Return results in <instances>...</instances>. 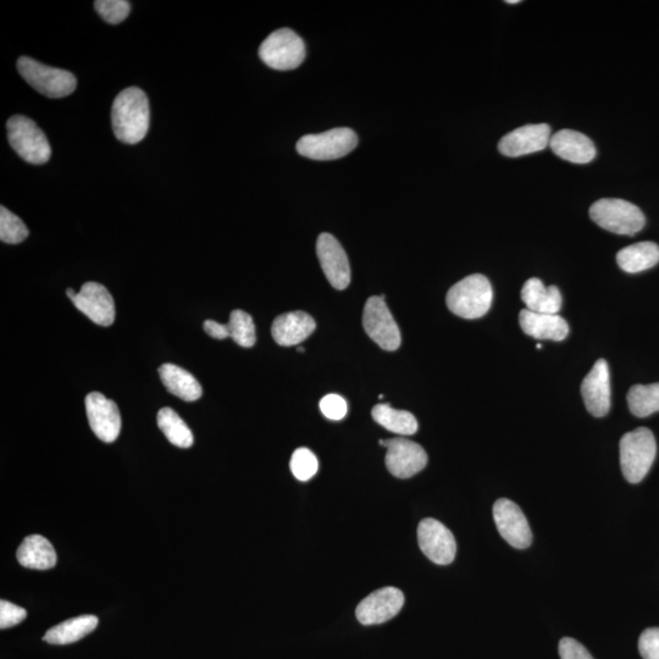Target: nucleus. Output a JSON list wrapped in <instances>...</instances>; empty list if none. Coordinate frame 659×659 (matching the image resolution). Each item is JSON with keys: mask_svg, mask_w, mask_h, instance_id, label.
Listing matches in <instances>:
<instances>
[{"mask_svg": "<svg viewBox=\"0 0 659 659\" xmlns=\"http://www.w3.org/2000/svg\"><path fill=\"white\" fill-rule=\"evenodd\" d=\"M581 395L587 411L596 418L605 417L611 409V376L605 359H600L585 376Z\"/></svg>", "mask_w": 659, "mask_h": 659, "instance_id": "f3484780", "label": "nucleus"}, {"mask_svg": "<svg viewBox=\"0 0 659 659\" xmlns=\"http://www.w3.org/2000/svg\"><path fill=\"white\" fill-rule=\"evenodd\" d=\"M297 352L298 353H304V348L303 347H298Z\"/></svg>", "mask_w": 659, "mask_h": 659, "instance_id": "a19ab883", "label": "nucleus"}, {"mask_svg": "<svg viewBox=\"0 0 659 659\" xmlns=\"http://www.w3.org/2000/svg\"><path fill=\"white\" fill-rule=\"evenodd\" d=\"M497 530L509 545L518 550L528 548L533 542V533L522 509L514 502L501 498L494 506Z\"/></svg>", "mask_w": 659, "mask_h": 659, "instance_id": "f8f14e48", "label": "nucleus"}, {"mask_svg": "<svg viewBox=\"0 0 659 659\" xmlns=\"http://www.w3.org/2000/svg\"><path fill=\"white\" fill-rule=\"evenodd\" d=\"M552 152L557 157L574 164H587L596 157L594 142L589 137L574 130H561L552 135Z\"/></svg>", "mask_w": 659, "mask_h": 659, "instance_id": "aec40b11", "label": "nucleus"}, {"mask_svg": "<svg viewBox=\"0 0 659 659\" xmlns=\"http://www.w3.org/2000/svg\"><path fill=\"white\" fill-rule=\"evenodd\" d=\"M418 542L424 555L439 566H447L456 558V539L439 520L428 518L420 522Z\"/></svg>", "mask_w": 659, "mask_h": 659, "instance_id": "9b49d317", "label": "nucleus"}, {"mask_svg": "<svg viewBox=\"0 0 659 659\" xmlns=\"http://www.w3.org/2000/svg\"><path fill=\"white\" fill-rule=\"evenodd\" d=\"M94 9L105 22L118 25L130 15L131 4L126 0H97Z\"/></svg>", "mask_w": 659, "mask_h": 659, "instance_id": "473e14b6", "label": "nucleus"}, {"mask_svg": "<svg viewBox=\"0 0 659 659\" xmlns=\"http://www.w3.org/2000/svg\"><path fill=\"white\" fill-rule=\"evenodd\" d=\"M380 445L387 448L385 463L389 472L400 479H409L422 472L428 464V454L418 443L397 437V439L380 440Z\"/></svg>", "mask_w": 659, "mask_h": 659, "instance_id": "9d476101", "label": "nucleus"}, {"mask_svg": "<svg viewBox=\"0 0 659 659\" xmlns=\"http://www.w3.org/2000/svg\"><path fill=\"white\" fill-rule=\"evenodd\" d=\"M590 217L602 229L617 235L634 236L646 224L639 207L617 198H603L592 204Z\"/></svg>", "mask_w": 659, "mask_h": 659, "instance_id": "20e7f679", "label": "nucleus"}, {"mask_svg": "<svg viewBox=\"0 0 659 659\" xmlns=\"http://www.w3.org/2000/svg\"><path fill=\"white\" fill-rule=\"evenodd\" d=\"M290 468L295 478L299 481H308L313 478L319 470L318 458L308 448H298L292 454Z\"/></svg>", "mask_w": 659, "mask_h": 659, "instance_id": "2f4dec72", "label": "nucleus"}, {"mask_svg": "<svg viewBox=\"0 0 659 659\" xmlns=\"http://www.w3.org/2000/svg\"><path fill=\"white\" fill-rule=\"evenodd\" d=\"M203 326L204 331H206L207 334L210 337H213L215 340H225L227 337H229L227 325L217 323V321L214 320H207Z\"/></svg>", "mask_w": 659, "mask_h": 659, "instance_id": "4c0bfd02", "label": "nucleus"}, {"mask_svg": "<svg viewBox=\"0 0 659 659\" xmlns=\"http://www.w3.org/2000/svg\"><path fill=\"white\" fill-rule=\"evenodd\" d=\"M508 4H518L519 0H508Z\"/></svg>", "mask_w": 659, "mask_h": 659, "instance_id": "ea45409f", "label": "nucleus"}, {"mask_svg": "<svg viewBox=\"0 0 659 659\" xmlns=\"http://www.w3.org/2000/svg\"><path fill=\"white\" fill-rule=\"evenodd\" d=\"M317 329L315 320L306 312H291L280 315L271 326V335L282 347L297 346L306 341Z\"/></svg>", "mask_w": 659, "mask_h": 659, "instance_id": "6ab92c4d", "label": "nucleus"}, {"mask_svg": "<svg viewBox=\"0 0 659 659\" xmlns=\"http://www.w3.org/2000/svg\"><path fill=\"white\" fill-rule=\"evenodd\" d=\"M226 325L227 331H229V337L238 346L251 348L256 345V325H254L251 315L243 312V310L236 309L231 313L230 321Z\"/></svg>", "mask_w": 659, "mask_h": 659, "instance_id": "c756f323", "label": "nucleus"}, {"mask_svg": "<svg viewBox=\"0 0 659 659\" xmlns=\"http://www.w3.org/2000/svg\"><path fill=\"white\" fill-rule=\"evenodd\" d=\"M519 324L526 335L536 340L561 342L569 334L567 321L558 314H540L524 309L519 314Z\"/></svg>", "mask_w": 659, "mask_h": 659, "instance_id": "412c9836", "label": "nucleus"}, {"mask_svg": "<svg viewBox=\"0 0 659 659\" xmlns=\"http://www.w3.org/2000/svg\"><path fill=\"white\" fill-rule=\"evenodd\" d=\"M16 557L22 567L30 569L47 570L57 564V552L51 542L41 535L27 536Z\"/></svg>", "mask_w": 659, "mask_h": 659, "instance_id": "5701e85b", "label": "nucleus"}, {"mask_svg": "<svg viewBox=\"0 0 659 659\" xmlns=\"http://www.w3.org/2000/svg\"><path fill=\"white\" fill-rule=\"evenodd\" d=\"M494 299L490 281L484 275L474 274L452 286L446 303L453 314L463 319H479L489 312Z\"/></svg>", "mask_w": 659, "mask_h": 659, "instance_id": "f03ea898", "label": "nucleus"}, {"mask_svg": "<svg viewBox=\"0 0 659 659\" xmlns=\"http://www.w3.org/2000/svg\"><path fill=\"white\" fill-rule=\"evenodd\" d=\"M160 379H162L166 390L174 396L186 402H195L203 395L201 384L195 376L187 370L174 364H164L159 368Z\"/></svg>", "mask_w": 659, "mask_h": 659, "instance_id": "b1692460", "label": "nucleus"}, {"mask_svg": "<svg viewBox=\"0 0 659 659\" xmlns=\"http://www.w3.org/2000/svg\"><path fill=\"white\" fill-rule=\"evenodd\" d=\"M259 57L271 69L293 70L301 66L306 59V46L295 31L281 29L271 33L262 43Z\"/></svg>", "mask_w": 659, "mask_h": 659, "instance_id": "0eeeda50", "label": "nucleus"}, {"mask_svg": "<svg viewBox=\"0 0 659 659\" xmlns=\"http://www.w3.org/2000/svg\"><path fill=\"white\" fill-rule=\"evenodd\" d=\"M558 651L561 659H594L580 642L570 638L559 642Z\"/></svg>", "mask_w": 659, "mask_h": 659, "instance_id": "e433bc0d", "label": "nucleus"}, {"mask_svg": "<svg viewBox=\"0 0 659 659\" xmlns=\"http://www.w3.org/2000/svg\"><path fill=\"white\" fill-rule=\"evenodd\" d=\"M630 412L638 418L650 417L659 412V382L651 385H635L628 392Z\"/></svg>", "mask_w": 659, "mask_h": 659, "instance_id": "c85d7f7f", "label": "nucleus"}, {"mask_svg": "<svg viewBox=\"0 0 659 659\" xmlns=\"http://www.w3.org/2000/svg\"><path fill=\"white\" fill-rule=\"evenodd\" d=\"M71 302L94 324L104 326V328L114 324V299L109 291L98 282H86L81 287V291L71 299Z\"/></svg>", "mask_w": 659, "mask_h": 659, "instance_id": "dca6fc26", "label": "nucleus"}, {"mask_svg": "<svg viewBox=\"0 0 659 659\" xmlns=\"http://www.w3.org/2000/svg\"><path fill=\"white\" fill-rule=\"evenodd\" d=\"M27 612L24 608L9 601H0V628L9 629L25 620Z\"/></svg>", "mask_w": 659, "mask_h": 659, "instance_id": "f704fd0d", "label": "nucleus"}, {"mask_svg": "<svg viewBox=\"0 0 659 659\" xmlns=\"http://www.w3.org/2000/svg\"><path fill=\"white\" fill-rule=\"evenodd\" d=\"M617 263L620 269L629 274L649 270L659 263V246L655 242H640L620 249Z\"/></svg>", "mask_w": 659, "mask_h": 659, "instance_id": "393cba45", "label": "nucleus"}, {"mask_svg": "<svg viewBox=\"0 0 659 659\" xmlns=\"http://www.w3.org/2000/svg\"><path fill=\"white\" fill-rule=\"evenodd\" d=\"M88 423L99 440L112 443L121 431V417L118 406L102 393L92 392L86 397Z\"/></svg>", "mask_w": 659, "mask_h": 659, "instance_id": "4468645a", "label": "nucleus"}, {"mask_svg": "<svg viewBox=\"0 0 659 659\" xmlns=\"http://www.w3.org/2000/svg\"><path fill=\"white\" fill-rule=\"evenodd\" d=\"M358 146L356 132L340 127L318 135H306L297 142V152L313 160H335L350 154Z\"/></svg>", "mask_w": 659, "mask_h": 659, "instance_id": "6e6552de", "label": "nucleus"}, {"mask_svg": "<svg viewBox=\"0 0 659 659\" xmlns=\"http://www.w3.org/2000/svg\"><path fill=\"white\" fill-rule=\"evenodd\" d=\"M66 295H68L70 299H73L77 295V293L73 289H68L66 290Z\"/></svg>", "mask_w": 659, "mask_h": 659, "instance_id": "58836bf2", "label": "nucleus"}, {"mask_svg": "<svg viewBox=\"0 0 659 659\" xmlns=\"http://www.w3.org/2000/svg\"><path fill=\"white\" fill-rule=\"evenodd\" d=\"M541 348H542V346L539 343V345H537V350H541Z\"/></svg>", "mask_w": 659, "mask_h": 659, "instance_id": "79ce46f5", "label": "nucleus"}, {"mask_svg": "<svg viewBox=\"0 0 659 659\" xmlns=\"http://www.w3.org/2000/svg\"><path fill=\"white\" fill-rule=\"evenodd\" d=\"M317 254L326 279L336 290H345L351 284V267L341 243L330 234H321L317 241Z\"/></svg>", "mask_w": 659, "mask_h": 659, "instance_id": "ddd939ff", "label": "nucleus"}, {"mask_svg": "<svg viewBox=\"0 0 659 659\" xmlns=\"http://www.w3.org/2000/svg\"><path fill=\"white\" fill-rule=\"evenodd\" d=\"M551 127L546 124L525 125L509 132L498 143V151L509 158L544 151L550 146Z\"/></svg>", "mask_w": 659, "mask_h": 659, "instance_id": "a211bd4d", "label": "nucleus"}, {"mask_svg": "<svg viewBox=\"0 0 659 659\" xmlns=\"http://www.w3.org/2000/svg\"><path fill=\"white\" fill-rule=\"evenodd\" d=\"M526 309L540 314H558L562 308V295L556 286L544 285L540 279H529L522 289Z\"/></svg>", "mask_w": 659, "mask_h": 659, "instance_id": "4be33fe9", "label": "nucleus"}, {"mask_svg": "<svg viewBox=\"0 0 659 659\" xmlns=\"http://www.w3.org/2000/svg\"><path fill=\"white\" fill-rule=\"evenodd\" d=\"M320 411L330 420H342L348 413L345 398L339 395H326L319 404Z\"/></svg>", "mask_w": 659, "mask_h": 659, "instance_id": "72a5a7b5", "label": "nucleus"}, {"mask_svg": "<svg viewBox=\"0 0 659 659\" xmlns=\"http://www.w3.org/2000/svg\"><path fill=\"white\" fill-rule=\"evenodd\" d=\"M657 454V443L652 431L639 428L625 434L620 440V465L624 478L630 484H639L649 474Z\"/></svg>", "mask_w": 659, "mask_h": 659, "instance_id": "7ed1b4c3", "label": "nucleus"}, {"mask_svg": "<svg viewBox=\"0 0 659 659\" xmlns=\"http://www.w3.org/2000/svg\"><path fill=\"white\" fill-rule=\"evenodd\" d=\"M640 655L644 659H659V629L651 628L641 634L639 640Z\"/></svg>", "mask_w": 659, "mask_h": 659, "instance_id": "c9c22d12", "label": "nucleus"}, {"mask_svg": "<svg viewBox=\"0 0 659 659\" xmlns=\"http://www.w3.org/2000/svg\"><path fill=\"white\" fill-rule=\"evenodd\" d=\"M7 130L10 146L25 162L41 165L51 159V145L35 121L26 116L15 115L9 119Z\"/></svg>", "mask_w": 659, "mask_h": 659, "instance_id": "39448f33", "label": "nucleus"}, {"mask_svg": "<svg viewBox=\"0 0 659 659\" xmlns=\"http://www.w3.org/2000/svg\"><path fill=\"white\" fill-rule=\"evenodd\" d=\"M98 618L96 616H80L65 620L57 627L47 631L43 640L52 645H69L79 641L97 628Z\"/></svg>", "mask_w": 659, "mask_h": 659, "instance_id": "a878e982", "label": "nucleus"}, {"mask_svg": "<svg viewBox=\"0 0 659 659\" xmlns=\"http://www.w3.org/2000/svg\"><path fill=\"white\" fill-rule=\"evenodd\" d=\"M365 332L385 351H397L401 346V332L385 303V296L370 297L363 313Z\"/></svg>", "mask_w": 659, "mask_h": 659, "instance_id": "1a4fd4ad", "label": "nucleus"}, {"mask_svg": "<svg viewBox=\"0 0 659 659\" xmlns=\"http://www.w3.org/2000/svg\"><path fill=\"white\" fill-rule=\"evenodd\" d=\"M404 605V595L396 587H384L359 603L356 616L363 625H376L395 618Z\"/></svg>", "mask_w": 659, "mask_h": 659, "instance_id": "2eb2a0df", "label": "nucleus"}, {"mask_svg": "<svg viewBox=\"0 0 659 659\" xmlns=\"http://www.w3.org/2000/svg\"><path fill=\"white\" fill-rule=\"evenodd\" d=\"M18 70L22 79L48 98H64L74 93L77 80L74 74L62 69L51 68L35 59L21 57Z\"/></svg>", "mask_w": 659, "mask_h": 659, "instance_id": "423d86ee", "label": "nucleus"}, {"mask_svg": "<svg viewBox=\"0 0 659 659\" xmlns=\"http://www.w3.org/2000/svg\"><path fill=\"white\" fill-rule=\"evenodd\" d=\"M158 426L166 439L180 448H190L193 445V435L190 428L174 409L165 407L158 413Z\"/></svg>", "mask_w": 659, "mask_h": 659, "instance_id": "cd10ccee", "label": "nucleus"}, {"mask_svg": "<svg viewBox=\"0 0 659 659\" xmlns=\"http://www.w3.org/2000/svg\"><path fill=\"white\" fill-rule=\"evenodd\" d=\"M151 124V108L146 93L126 88L115 98L112 108L113 131L120 142L136 145L145 140Z\"/></svg>", "mask_w": 659, "mask_h": 659, "instance_id": "f257e3e1", "label": "nucleus"}, {"mask_svg": "<svg viewBox=\"0 0 659 659\" xmlns=\"http://www.w3.org/2000/svg\"><path fill=\"white\" fill-rule=\"evenodd\" d=\"M29 237L24 221L5 207L0 208V240L9 245H18Z\"/></svg>", "mask_w": 659, "mask_h": 659, "instance_id": "7c9ffc66", "label": "nucleus"}, {"mask_svg": "<svg viewBox=\"0 0 659 659\" xmlns=\"http://www.w3.org/2000/svg\"><path fill=\"white\" fill-rule=\"evenodd\" d=\"M373 418L376 423L393 434L411 436L418 431V422L412 413L398 411L391 404H378L373 408Z\"/></svg>", "mask_w": 659, "mask_h": 659, "instance_id": "bb28decb", "label": "nucleus"}]
</instances>
